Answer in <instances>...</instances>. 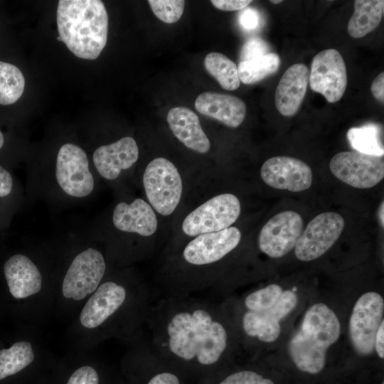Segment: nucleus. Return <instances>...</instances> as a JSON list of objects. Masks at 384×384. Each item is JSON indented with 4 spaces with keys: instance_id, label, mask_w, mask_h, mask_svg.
Masks as SVG:
<instances>
[{
    "instance_id": "nucleus-3",
    "label": "nucleus",
    "mask_w": 384,
    "mask_h": 384,
    "mask_svg": "<svg viewBox=\"0 0 384 384\" xmlns=\"http://www.w3.org/2000/svg\"><path fill=\"white\" fill-rule=\"evenodd\" d=\"M340 334L341 324L334 311L325 304H314L289 342L291 358L302 371L318 373L325 366L327 349Z\"/></svg>"
},
{
    "instance_id": "nucleus-34",
    "label": "nucleus",
    "mask_w": 384,
    "mask_h": 384,
    "mask_svg": "<svg viewBox=\"0 0 384 384\" xmlns=\"http://www.w3.org/2000/svg\"><path fill=\"white\" fill-rule=\"evenodd\" d=\"M239 22L245 29H255L260 23V15L255 9L247 8L240 14Z\"/></svg>"
},
{
    "instance_id": "nucleus-43",
    "label": "nucleus",
    "mask_w": 384,
    "mask_h": 384,
    "mask_svg": "<svg viewBox=\"0 0 384 384\" xmlns=\"http://www.w3.org/2000/svg\"><path fill=\"white\" fill-rule=\"evenodd\" d=\"M57 40L59 41H62L61 38L59 36L57 37Z\"/></svg>"
},
{
    "instance_id": "nucleus-13",
    "label": "nucleus",
    "mask_w": 384,
    "mask_h": 384,
    "mask_svg": "<svg viewBox=\"0 0 384 384\" xmlns=\"http://www.w3.org/2000/svg\"><path fill=\"white\" fill-rule=\"evenodd\" d=\"M262 181L269 186L292 192L308 189L312 183L311 167L292 156H278L268 159L260 169Z\"/></svg>"
},
{
    "instance_id": "nucleus-18",
    "label": "nucleus",
    "mask_w": 384,
    "mask_h": 384,
    "mask_svg": "<svg viewBox=\"0 0 384 384\" xmlns=\"http://www.w3.org/2000/svg\"><path fill=\"white\" fill-rule=\"evenodd\" d=\"M126 290L114 282L100 284L83 306L80 321L87 329L101 325L124 303Z\"/></svg>"
},
{
    "instance_id": "nucleus-11",
    "label": "nucleus",
    "mask_w": 384,
    "mask_h": 384,
    "mask_svg": "<svg viewBox=\"0 0 384 384\" xmlns=\"http://www.w3.org/2000/svg\"><path fill=\"white\" fill-rule=\"evenodd\" d=\"M309 82L311 89L321 94L330 103L343 97L347 86V71L344 60L336 49L317 53L311 62Z\"/></svg>"
},
{
    "instance_id": "nucleus-22",
    "label": "nucleus",
    "mask_w": 384,
    "mask_h": 384,
    "mask_svg": "<svg viewBox=\"0 0 384 384\" xmlns=\"http://www.w3.org/2000/svg\"><path fill=\"white\" fill-rule=\"evenodd\" d=\"M167 122L174 136L186 147L201 154L210 147L197 114L186 107H175L167 114Z\"/></svg>"
},
{
    "instance_id": "nucleus-36",
    "label": "nucleus",
    "mask_w": 384,
    "mask_h": 384,
    "mask_svg": "<svg viewBox=\"0 0 384 384\" xmlns=\"http://www.w3.org/2000/svg\"><path fill=\"white\" fill-rule=\"evenodd\" d=\"M13 186L14 182L11 174L0 166V198L8 196L12 191Z\"/></svg>"
},
{
    "instance_id": "nucleus-15",
    "label": "nucleus",
    "mask_w": 384,
    "mask_h": 384,
    "mask_svg": "<svg viewBox=\"0 0 384 384\" xmlns=\"http://www.w3.org/2000/svg\"><path fill=\"white\" fill-rule=\"evenodd\" d=\"M241 239L236 227L201 234L191 240L183 251L185 260L193 265H205L220 260L235 249Z\"/></svg>"
},
{
    "instance_id": "nucleus-4",
    "label": "nucleus",
    "mask_w": 384,
    "mask_h": 384,
    "mask_svg": "<svg viewBox=\"0 0 384 384\" xmlns=\"http://www.w3.org/2000/svg\"><path fill=\"white\" fill-rule=\"evenodd\" d=\"M53 180L65 196L82 199L91 195L95 179L85 150L73 143L63 144L57 154Z\"/></svg>"
},
{
    "instance_id": "nucleus-25",
    "label": "nucleus",
    "mask_w": 384,
    "mask_h": 384,
    "mask_svg": "<svg viewBox=\"0 0 384 384\" xmlns=\"http://www.w3.org/2000/svg\"><path fill=\"white\" fill-rule=\"evenodd\" d=\"M34 360L31 344L26 341L14 343L9 348L0 350V380L14 375Z\"/></svg>"
},
{
    "instance_id": "nucleus-9",
    "label": "nucleus",
    "mask_w": 384,
    "mask_h": 384,
    "mask_svg": "<svg viewBox=\"0 0 384 384\" xmlns=\"http://www.w3.org/2000/svg\"><path fill=\"white\" fill-rule=\"evenodd\" d=\"M106 263L103 255L92 247L78 253L73 260L62 284L63 295L81 300L93 293L105 274Z\"/></svg>"
},
{
    "instance_id": "nucleus-31",
    "label": "nucleus",
    "mask_w": 384,
    "mask_h": 384,
    "mask_svg": "<svg viewBox=\"0 0 384 384\" xmlns=\"http://www.w3.org/2000/svg\"><path fill=\"white\" fill-rule=\"evenodd\" d=\"M219 384H274L271 380L251 371L242 370L233 373Z\"/></svg>"
},
{
    "instance_id": "nucleus-29",
    "label": "nucleus",
    "mask_w": 384,
    "mask_h": 384,
    "mask_svg": "<svg viewBox=\"0 0 384 384\" xmlns=\"http://www.w3.org/2000/svg\"><path fill=\"white\" fill-rule=\"evenodd\" d=\"M282 292L279 285L270 284L247 295L245 299V306L252 311L267 309L277 302Z\"/></svg>"
},
{
    "instance_id": "nucleus-20",
    "label": "nucleus",
    "mask_w": 384,
    "mask_h": 384,
    "mask_svg": "<svg viewBox=\"0 0 384 384\" xmlns=\"http://www.w3.org/2000/svg\"><path fill=\"white\" fill-rule=\"evenodd\" d=\"M4 274L9 292L16 299L28 297L41 289V273L25 255L16 254L10 257L4 263Z\"/></svg>"
},
{
    "instance_id": "nucleus-16",
    "label": "nucleus",
    "mask_w": 384,
    "mask_h": 384,
    "mask_svg": "<svg viewBox=\"0 0 384 384\" xmlns=\"http://www.w3.org/2000/svg\"><path fill=\"white\" fill-rule=\"evenodd\" d=\"M138 158L139 147L135 139L124 137L97 147L92 154V163L99 176L105 180L114 181L123 171L130 169Z\"/></svg>"
},
{
    "instance_id": "nucleus-41",
    "label": "nucleus",
    "mask_w": 384,
    "mask_h": 384,
    "mask_svg": "<svg viewBox=\"0 0 384 384\" xmlns=\"http://www.w3.org/2000/svg\"><path fill=\"white\" fill-rule=\"evenodd\" d=\"M4 139L2 132L0 131V149L4 145Z\"/></svg>"
},
{
    "instance_id": "nucleus-33",
    "label": "nucleus",
    "mask_w": 384,
    "mask_h": 384,
    "mask_svg": "<svg viewBox=\"0 0 384 384\" xmlns=\"http://www.w3.org/2000/svg\"><path fill=\"white\" fill-rule=\"evenodd\" d=\"M67 384H99V375L92 367L82 366L73 373Z\"/></svg>"
},
{
    "instance_id": "nucleus-19",
    "label": "nucleus",
    "mask_w": 384,
    "mask_h": 384,
    "mask_svg": "<svg viewBox=\"0 0 384 384\" xmlns=\"http://www.w3.org/2000/svg\"><path fill=\"white\" fill-rule=\"evenodd\" d=\"M309 70L303 63L291 65L281 78L274 95L275 106L284 117H292L299 110L305 97Z\"/></svg>"
},
{
    "instance_id": "nucleus-38",
    "label": "nucleus",
    "mask_w": 384,
    "mask_h": 384,
    "mask_svg": "<svg viewBox=\"0 0 384 384\" xmlns=\"http://www.w3.org/2000/svg\"><path fill=\"white\" fill-rule=\"evenodd\" d=\"M147 384H180L178 377L168 372L154 375Z\"/></svg>"
},
{
    "instance_id": "nucleus-21",
    "label": "nucleus",
    "mask_w": 384,
    "mask_h": 384,
    "mask_svg": "<svg viewBox=\"0 0 384 384\" xmlns=\"http://www.w3.org/2000/svg\"><path fill=\"white\" fill-rule=\"evenodd\" d=\"M195 108L199 113L232 128L239 127L246 114V105L241 99L213 92L200 94L195 101Z\"/></svg>"
},
{
    "instance_id": "nucleus-14",
    "label": "nucleus",
    "mask_w": 384,
    "mask_h": 384,
    "mask_svg": "<svg viewBox=\"0 0 384 384\" xmlns=\"http://www.w3.org/2000/svg\"><path fill=\"white\" fill-rule=\"evenodd\" d=\"M297 300L296 293L286 290L271 307L257 311H247L242 317L245 332L265 343L274 341L280 334L279 321L294 309Z\"/></svg>"
},
{
    "instance_id": "nucleus-42",
    "label": "nucleus",
    "mask_w": 384,
    "mask_h": 384,
    "mask_svg": "<svg viewBox=\"0 0 384 384\" xmlns=\"http://www.w3.org/2000/svg\"><path fill=\"white\" fill-rule=\"evenodd\" d=\"M282 1H281V0H272V1H270L271 3L274 4H279V3H281Z\"/></svg>"
},
{
    "instance_id": "nucleus-2",
    "label": "nucleus",
    "mask_w": 384,
    "mask_h": 384,
    "mask_svg": "<svg viewBox=\"0 0 384 384\" xmlns=\"http://www.w3.org/2000/svg\"><path fill=\"white\" fill-rule=\"evenodd\" d=\"M57 25L62 42L80 58L94 60L106 46L108 16L102 1H59Z\"/></svg>"
},
{
    "instance_id": "nucleus-24",
    "label": "nucleus",
    "mask_w": 384,
    "mask_h": 384,
    "mask_svg": "<svg viewBox=\"0 0 384 384\" xmlns=\"http://www.w3.org/2000/svg\"><path fill=\"white\" fill-rule=\"evenodd\" d=\"M381 126L369 123L361 127H351L347 138L355 151L373 156H383Z\"/></svg>"
},
{
    "instance_id": "nucleus-39",
    "label": "nucleus",
    "mask_w": 384,
    "mask_h": 384,
    "mask_svg": "<svg viewBox=\"0 0 384 384\" xmlns=\"http://www.w3.org/2000/svg\"><path fill=\"white\" fill-rule=\"evenodd\" d=\"M378 356L384 358V321L381 322L375 338V347Z\"/></svg>"
},
{
    "instance_id": "nucleus-1",
    "label": "nucleus",
    "mask_w": 384,
    "mask_h": 384,
    "mask_svg": "<svg viewBox=\"0 0 384 384\" xmlns=\"http://www.w3.org/2000/svg\"><path fill=\"white\" fill-rule=\"evenodd\" d=\"M167 335L172 353L204 366L216 363L227 346L223 326L201 309L175 314L167 326Z\"/></svg>"
},
{
    "instance_id": "nucleus-5",
    "label": "nucleus",
    "mask_w": 384,
    "mask_h": 384,
    "mask_svg": "<svg viewBox=\"0 0 384 384\" xmlns=\"http://www.w3.org/2000/svg\"><path fill=\"white\" fill-rule=\"evenodd\" d=\"M143 187L150 206L159 214H172L180 203L183 184L175 165L164 157L151 160L146 166Z\"/></svg>"
},
{
    "instance_id": "nucleus-37",
    "label": "nucleus",
    "mask_w": 384,
    "mask_h": 384,
    "mask_svg": "<svg viewBox=\"0 0 384 384\" xmlns=\"http://www.w3.org/2000/svg\"><path fill=\"white\" fill-rule=\"evenodd\" d=\"M370 91L373 97L383 103L384 102V73L382 72L378 75L373 80Z\"/></svg>"
},
{
    "instance_id": "nucleus-10",
    "label": "nucleus",
    "mask_w": 384,
    "mask_h": 384,
    "mask_svg": "<svg viewBox=\"0 0 384 384\" xmlns=\"http://www.w3.org/2000/svg\"><path fill=\"white\" fill-rule=\"evenodd\" d=\"M345 225L343 217L334 212L322 213L302 231L294 247L297 258L314 260L326 252L340 237Z\"/></svg>"
},
{
    "instance_id": "nucleus-8",
    "label": "nucleus",
    "mask_w": 384,
    "mask_h": 384,
    "mask_svg": "<svg viewBox=\"0 0 384 384\" xmlns=\"http://www.w3.org/2000/svg\"><path fill=\"white\" fill-rule=\"evenodd\" d=\"M384 300L375 292L362 294L356 301L349 321L351 342L358 353L368 355L375 347L377 331L383 321Z\"/></svg>"
},
{
    "instance_id": "nucleus-32",
    "label": "nucleus",
    "mask_w": 384,
    "mask_h": 384,
    "mask_svg": "<svg viewBox=\"0 0 384 384\" xmlns=\"http://www.w3.org/2000/svg\"><path fill=\"white\" fill-rule=\"evenodd\" d=\"M269 46L263 39L254 37L249 39L242 46L241 61L249 60L268 53Z\"/></svg>"
},
{
    "instance_id": "nucleus-28",
    "label": "nucleus",
    "mask_w": 384,
    "mask_h": 384,
    "mask_svg": "<svg viewBox=\"0 0 384 384\" xmlns=\"http://www.w3.org/2000/svg\"><path fill=\"white\" fill-rule=\"evenodd\" d=\"M25 79L14 65L0 61V105L15 103L22 95Z\"/></svg>"
},
{
    "instance_id": "nucleus-30",
    "label": "nucleus",
    "mask_w": 384,
    "mask_h": 384,
    "mask_svg": "<svg viewBox=\"0 0 384 384\" xmlns=\"http://www.w3.org/2000/svg\"><path fill=\"white\" fill-rule=\"evenodd\" d=\"M148 3L155 16L166 23L177 22L185 7L183 0H149Z\"/></svg>"
},
{
    "instance_id": "nucleus-23",
    "label": "nucleus",
    "mask_w": 384,
    "mask_h": 384,
    "mask_svg": "<svg viewBox=\"0 0 384 384\" xmlns=\"http://www.w3.org/2000/svg\"><path fill=\"white\" fill-rule=\"evenodd\" d=\"M354 12L348 23V32L354 38L364 37L380 23L384 11L383 0H356Z\"/></svg>"
},
{
    "instance_id": "nucleus-6",
    "label": "nucleus",
    "mask_w": 384,
    "mask_h": 384,
    "mask_svg": "<svg viewBox=\"0 0 384 384\" xmlns=\"http://www.w3.org/2000/svg\"><path fill=\"white\" fill-rule=\"evenodd\" d=\"M240 203L236 196L218 194L201 204L184 218L181 228L188 236L217 232L230 227L238 218Z\"/></svg>"
},
{
    "instance_id": "nucleus-40",
    "label": "nucleus",
    "mask_w": 384,
    "mask_h": 384,
    "mask_svg": "<svg viewBox=\"0 0 384 384\" xmlns=\"http://www.w3.org/2000/svg\"><path fill=\"white\" fill-rule=\"evenodd\" d=\"M383 201L382 202V203L380 204V206L379 208V210H378V218H379V220L380 222V224L382 225V227H383V225H384V220H383V210H384V208H383Z\"/></svg>"
},
{
    "instance_id": "nucleus-26",
    "label": "nucleus",
    "mask_w": 384,
    "mask_h": 384,
    "mask_svg": "<svg viewBox=\"0 0 384 384\" xmlns=\"http://www.w3.org/2000/svg\"><path fill=\"white\" fill-rule=\"evenodd\" d=\"M204 65L220 86L228 90H235L240 86L238 66L220 53L212 52L206 55Z\"/></svg>"
},
{
    "instance_id": "nucleus-35",
    "label": "nucleus",
    "mask_w": 384,
    "mask_h": 384,
    "mask_svg": "<svg viewBox=\"0 0 384 384\" xmlns=\"http://www.w3.org/2000/svg\"><path fill=\"white\" fill-rule=\"evenodd\" d=\"M212 4L218 9L223 11H238L247 7L252 1L250 0H212Z\"/></svg>"
},
{
    "instance_id": "nucleus-27",
    "label": "nucleus",
    "mask_w": 384,
    "mask_h": 384,
    "mask_svg": "<svg viewBox=\"0 0 384 384\" xmlns=\"http://www.w3.org/2000/svg\"><path fill=\"white\" fill-rule=\"evenodd\" d=\"M280 65V58L274 53H268L249 60L240 61L238 66L240 81L254 84L275 73Z\"/></svg>"
},
{
    "instance_id": "nucleus-12",
    "label": "nucleus",
    "mask_w": 384,
    "mask_h": 384,
    "mask_svg": "<svg viewBox=\"0 0 384 384\" xmlns=\"http://www.w3.org/2000/svg\"><path fill=\"white\" fill-rule=\"evenodd\" d=\"M303 228L304 222L299 213L292 210L280 212L261 229L259 248L270 257H282L294 248Z\"/></svg>"
},
{
    "instance_id": "nucleus-7",
    "label": "nucleus",
    "mask_w": 384,
    "mask_h": 384,
    "mask_svg": "<svg viewBox=\"0 0 384 384\" xmlns=\"http://www.w3.org/2000/svg\"><path fill=\"white\" fill-rule=\"evenodd\" d=\"M329 169L332 174L343 183L357 188H369L384 178L383 156L357 151H341L332 157Z\"/></svg>"
},
{
    "instance_id": "nucleus-17",
    "label": "nucleus",
    "mask_w": 384,
    "mask_h": 384,
    "mask_svg": "<svg viewBox=\"0 0 384 384\" xmlns=\"http://www.w3.org/2000/svg\"><path fill=\"white\" fill-rule=\"evenodd\" d=\"M112 220L119 231L149 237L158 228V220L153 208L142 198L130 203L122 201L114 208Z\"/></svg>"
}]
</instances>
